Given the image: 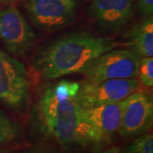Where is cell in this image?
I'll return each mask as SVG.
<instances>
[{
    "label": "cell",
    "instance_id": "cell-1",
    "mask_svg": "<svg viewBox=\"0 0 153 153\" xmlns=\"http://www.w3.org/2000/svg\"><path fill=\"white\" fill-rule=\"evenodd\" d=\"M113 39L86 32L71 33L43 46L34 56V68L45 79L82 73L99 56L115 49Z\"/></svg>",
    "mask_w": 153,
    "mask_h": 153
},
{
    "label": "cell",
    "instance_id": "cell-2",
    "mask_svg": "<svg viewBox=\"0 0 153 153\" xmlns=\"http://www.w3.org/2000/svg\"><path fill=\"white\" fill-rule=\"evenodd\" d=\"M78 89L79 82L66 79L47 84L32 112L35 128L64 147L76 144L80 111Z\"/></svg>",
    "mask_w": 153,
    "mask_h": 153
},
{
    "label": "cell",
    "instance_id": "cell-3",
    "mask_svg": "<svg viewBox=\"0 0 153 153\" xmlns=\"http://www.w3.org/2000/svg\"><path fill=\"white\" fill-rule=\"evenodd\" d=\"M123 101L100 106L81 108L76 144L91 145L100 148L118 133Z\"/></svg>",
    "mask_w": 153,
    "mask_h": 153
},
{
    "label": "cell",
    "instance_id": "cell-4",
    "mask_svg": "<svg viewBox=\"0 0 153 153\" xmlns=\"http://www.w3.org/2000/svg\"><path fill=\"white\" fill-rule=\"evenodd\" d=\"M30 99V80L21 61L0 49V101L22 111Z\"/></svg>",
    "mask_w": 153,
    "mask_h": 153
},
{
    "label": "cell",
    "instance_id": "cell-5",
    "mask_svg": "<svg viewBox=\"0 0 153 153\" xmlns=\"http://www.w3.org/2000/svg\"><path fill=\"white\" fill-rule=\"evenodd\" d=\"M140 58L128 49H113L99 56L82 71L89 82L110 79L135 78L138 76Z\"/></svg>",
    "mask_w": 153,
    "mask_h": 153
},
{
    "label": "cell",
    "instance_id": "cell-6",
    "mask_svg": "<svg viewBox=\"0 0 153 153\" xmlns=\"http://www.w3.org/2000/svg\"><path fill=\"white\" fill-rule=\"evenodd\" d=\"M78 0H24L26 12L33 25L53 32L69 25L76 18Z\"/></svg>",
    "mask_w": 153,
    "mask_h": 153
},
{
    "label": "cell",
    "instance_id": "cell-7",
    "mask_svg": "<svg viewBox=\"0 0 153 153\" xmlns=\"http://www.w3.org/2000/svg\"><path fill=\"white\" fill-rule=\"evenodd\" d=\"M140 88V82L135 78L110 79L103 82H79L77 101L81 108H89L113 104L124 100Z\"/></svg>",
    "mask_w": 153,
    "mask_h": 153
},
{
    "label": "cell",
    "instance_id": "cell-8",
    "mask_svg": "<svg viewBox=\"0 0 153 153\" xmlns=\"http://www.w3.org/2000/svg\"><path fill=\"white\" fill-rule=\"evenodd\" d=\"M36 34L16 7L0 11V39L8 54L21 57L31 49Z\"/></svg>",
    "mask_w": 153,
    "mask_h": 153
},
{
    "label": "cell",
    "instance_id": "cell-9",
    "mask_svg": "<svg viewBox=\"0 0 153 153\" xmlns=\"http://www.w3.org/2000/svg\"><path fill=\"white\" fill-rule=\"evenodd\" d=\"M152 117V99L146 94L136 91L123 100L118 134L123 138L144 134L151 128Z\"/></svg>",
    "mask_w": 153,
    "mask_h": 153
},
{
    "label": "cell",
    "instance_id": "cell-10",
    "mask_svg": "<svg viewBox=\"0 0 153 153\" xmlns=\"http://www.w3.org/2000/svg\"><path fill=\"white\" fill-rule=\"evenodd\" d=\"M134 0H91L89 16L106 33H115L128 22L134 13Z\"/></svg>",
    "mask_w": 153,
    "mask_h": 153
},
{
    "label": "cell",
    "instance_id": "cell-11",
    "mask_svg": "<svg viewBox=\"0 0 153 153\" xmlns=\"http://www.w3.org/2000/svg\"><path fill=\"white\" fill-rule=\"evenodd\" d=\"M127 38L131 51L140 58L153 55V17L145 18L128 32Z\"/></svg>",
    "mask_w": 153,
    "mask_h": 153
},
{
    "label": "cell",
    "instance_id": "cell-12",
    "mask_svg": "<svg viewBox=\"0 0 153 153\" xmlns=\"http://www.w3.org/2000/svg\"><path fill=\"white\" fill-rule=\"evenodd\" d=\"M20 133V125L0 111V145L16 140Z\"/></svg>",
    "mask_w": 153,
    "mask_h": 153
},
{
    "label": "cell",
    "instance_id": "cell-13",
    "mask_svg": "<svg viewBox=\"0 0 153 153\" xmlns=\"http://www.w3.org/2000/svg\"><path fill=\"white\" fill-rule=\"evenodd\" d=\"M145 87L153 86V58H140L138 66V76Z\"/></svg>",
    "mask_w": 153,
    "mask_h": 153
},
{
    "label": "cell",
    "instance_id": "cell-14",
    "mask_svg": "<svg viewBox=\"0 0 153 153\" xmlns=\"http://www.w3.org/2000/svg\"><path fill=\"white\" fill-rule=\"evenodd\" d=\"M128 153H153V136L152 134L139 137L128 149Z\"/></svg>",
    "mask_w": 153,
    "mask_h": 153
},
{
    "label": "cell",
    "instance_id": "cell-15",
    "mask_svg": "<svg viewBox=\"0 0 153 153\" xmlns=\"http://www.w3.org/2000/svg\"><path fill=\"white\" fill-rule=\"evenodd\" d=\"M137 7L144 19L152 16L153 0H139Z\"/></svg>",
    "mask_w": 153,
    "mask_h": 153
},
{
    "label": "cell",
    "instance_id": "cell-16",
    "mask_svg": "<svg viewBox=\"0 0 153 153\" xmlns=\"http://www.w3.org/2000/svg\"><path fill=\"white\" fill-rule=\"evenodd\" d=\"M21 153H58L55 148L45 146V145H38L33 146L23 150Z\"/></svg>",
    "mask_w": 153,
    "mask_h": 153
},
{
    "label": "cell",
    "instance_id": "cell-17",
    "mask_svg": "<svg viewBox=\"0 0 153 153\" xmlns=\"http://www.w3.org/2000/svg\"><path fill=\"white\" fill-rule=\"evenodd\" d=\"M101 153H128V149L120 146H113L103 151Z\"/></svg>",
    "mask_w": 153,
    "mask_h": 153
},
{
    "label": "cell",
    "instance_id": "cell-18",
    "mask_svg": "<svg viewBox=\"0 0 153 153\" xmlns=\"http://www.w3.org/2000/svg\"><path fill=\"white\" fill-rule=\"evenodd\" d=\"M0 153H10L8 151L6 150H0Z\"/></svg>",
    "mask_w": 153,
    "mask_h": 153
},
{
    "label": "cell",
    "instance_id": "cell-19",
    "mask_svg": "<svg viewBox=\"0 0 153 153\" xmlns=\"http://www.w3.org/2000/svg\"><path fill=\"white\" fill-rule=\"evenodd\" d=\"M4 1H13V0H4Z\"/></svg>",
    "mask_w": 153,
    "mask_h": 153
}]
</instances>
